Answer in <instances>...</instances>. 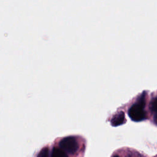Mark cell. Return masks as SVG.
I'll use <instances>...</instances> for the list:
<instances>
[{"mask_svg": "<svg viewBox=\"0 0 157 157\" xmlns=\"http://www.w3.org/2000/svg\"><path fill=\"white\" fill-rule=\"evenodd\" d=\"M145 104L144 98L140 97L136 102L131 106L128 110V115L132 120L140 121L146 118Z\"/></svg>", "mask_w": 157, "mask_h": 157, "instance_id": "cell-1", "label": "cell"}, {"mask_svg": "<svg viewBox=\"0 0 157 157\" xmlns=\"http://www.w3.org/2000/svg\"><path fill=\"white\" fill-rule=\"evenodd\" d=\"M59 145L61 150L64 152L73 155L78 149V144L75 137L73 136H68L63 138L59 143Z\"/></svg>", "mask_w": 157, "mask_h": 157, "instance_id": "cell-2", "label": "cell"}, {"mask_svg": "<svg viewBox=\"0 0 157 157\" xmlns=\"http://www.w3.org/2000/svg\"><path fill=\"white\" fill-rule=\"evenodd\" d=\"M124 115L123 112L115 115L111 120V123L113 126H118L124 122Z\"/></svg>", "mask_w": 157, "mask_h": 157, "instance_id": "cell-3", "label": "cell"}, {"mask_svg": "<svg viewBox=\"0 0 157 157\" xmlns=\"http://www.w3.org/2000/svg\"><path fill=\"white\" fill-rule=\"evenodd\" d=\"M51 157H69L66 152L61 148H53L52 151Z\"/></svg>", "mask_w": 157, "mask_h": 157, "instance_id": "cell-4", "label": "cell"}, {"mask_svg": "<svg viewBox=\"0 0 157 157\" xmlns=\"http://www.w3.org/2000/svg\"><path fill=\"white\" fill-rule=\"evenodd\" d=\"M149 107L152 112L157 113V97L154 98L151 100Z\"/></svg>", "mask_w": 157, "mask_h": 157, "instance_id": "cell-5", "label": "cell"}, {"mask_svg": "<svg viewBox=\"0 0 157 157\" xmlns=\"http://www.w3.org/2000/svg\"><path fill=\"white\" fill-rule=\"evenodd\" d=\"M37 157H50L49 150L48 148H44L39 153Z\"/></svg>", "mask_w": 157, "mask_h": 157, "instance_id": "cell-6", "label": "cell"}, {"mask_svg": "<svg viewBox=\"0 0 157 157\" xmlns=\"http://www.w3.org/2000/svg\"><path fill=\"white\" fill-rule=\"evenodd\" d=\"M154 121H155V123L157 124V113H156V115L154 117Z\"/></svg>", "mask_w": 157, "mask_h": 157, "instance_id": "cell-7", "label": "cell"}, {"mask_svg": "<svg viewBox=\"0 0 157 157\" xmlns=\"http://www.w3.org/2000/svg\"><path fill=\"white\" fill-rule=\"evenodd\" d=\"M113 157H119L118 156H117V155H115V156H113Z\"/></svg>", "mask_w": 157, "mask_h": 157, "instance_id": "cell-8", "label": "cell"}]
</instances>
